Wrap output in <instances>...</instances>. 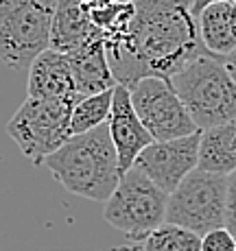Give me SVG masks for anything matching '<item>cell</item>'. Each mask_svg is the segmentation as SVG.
Wrapping results in <instances>:
<instances>
[{
	"label": "cell",
	"instance_id": "6da1fadb",
	"mask_svg": "<svg viewBox=\"0 0 236 251\" xmlns=\"http://www.w3.org/2000/svg\"><path fill=\"white\" fill-rule=\"evenodd\" d=\"M195 0H133V18L123 42L105 48L118 83L142 76L171 79L195 57L208 52L192 13Z\"/></svg>",
	"mask_w": 236,
	"mask_h": 251
},
{
	"label": "cell",
	"instance_id": "7a4b0ae2",
	"mask_svg": "<svg viewBox=\"0 0 236 251\" xmlns=\"http://www.w3.org/2000/svg\"><path fill=\"white\" fill-rule=\"evenodd\" d=\"M52 179L81 199L105 203L120 181L118 155L107 123L68 138L44 160Z\"/></svg>",
	"mask_w": 236,
	"mask_h": 251
},
{
	"label": "cell",
	"instance_id": "3957f363",
	"mask_svg": "<svg viewBox=\"0 0 236 251\" xmlns=\"http://www.w3.org/2000/svg\"><path fill=\"white\" fill-rule=\"evenodd\" d=\"M168 81L199 131L236 118V83L221 57L204 52Z\"/></svg>",
	"mask_w": 236,
	"mask_h": 251
},
{
	"label": "cell",
	"instance_id": "277c9868",
	"mask_svg": "<svg viewBox=\"0 0 236 251\" xmlns=\"http://www.w3.org/2000/svg\"><path fill=\"white\" fill-rule=\"evenodd\" d=\"M57 0H0V61L24 70L51 46Z\"/></svg>",
	"mask_w": 236,
	"mask_h": 251
},
{
	"label": "cell",
	"instance_id": "5b68a950",
	"mask_svg": "<svg viewBox=\"0 0 236 251\" xmlns=\"http://www.w3.org/2000/svg\"><path fill=\"white\" fill-rule=\"evenodd\" d=\"M168 192L153 183L138 166L120 175L118 186L103 203V219L127 240L142 243L166 221Z\"/></svg>",
	"mask_w": 236,
	"mask_h": 251
},
{
	"label": "cell",
	"instance_id": "8992f818",
	"mask_svg": "<svg viewBox=\"0 0 236 251\" xmlns=\"http://www.w3.org/2000/svg\"><path fill=\"white\" fill-rule=\"evenodd\" d=\"M79 99H31L20 105L7 123V136L20 153L35 166H42L70 138V114Z\"/></svg>",
	"mask_w": 236,
	"mask_h": 251
},
{
	"label": "cell",
	"instance_id": "52a82bcc",
	"mask_svg": "<svg viewBox=\"0 0 236 251\" xmlns=\"http://www.w3.org/2000/svg\"><path fill=\"white\" fill-rule=\"evenodd\" d=\"M228 175L195 168L168 195L166 223L204 236L225 223Z\"/></svg>",
	"mask_w": 236,
	"mask_h": 251
},
{
	"label": "cell",
	"instance_id": "ba28073f",
	"mask_svg": "<svg viewBox=\"0 0 236 251\" xmlns=\"http://www.w3.org/2000/svg\"><path fill=\"white\" fill-rule=\"evenodd\" d=\"M129 96L153 140H175L199 131L168 79L142 76L129 85Z\"/></svg>",
	"mask_w": 236,
	"mask_h": 251
},
{
	"label": "cell",
	"instance_id": "9c48e42d",
	"mask_svg": "<svg viewBox=\"0 0 236 251\" xmlns=\"http://www.w3.org/2000/svg\"><path fill=\"white\" fill-rule=\"evenodd\" d=\"M199 138L201 131L175 140H153L136 157L133 166L171 195L182 179L199 166Z\"/></svg>",
	"mask_w": 236,
	"mask_h": 251
},
{
	"label": "cell",
	"instance_id": "30bf717a",
	"mask_svg": "<svg viewBox=\"0 0 236 251\" xmlns=\"http://www.w3.org/2000/svg\"><path fill=\"white\" fill-rule=\"evenodd\" d=\"M107 129H109V138H112L116 155H118V171L123 175V173H127L133 166L136 157L153 142V136L147 131V127L138 118L136 109L131 105L129 88L123 83H118L114 88Z\"/></svg>",
	"mask_w": 236,
	"mask_h": 251
},
{
	"label": "cell",
	"instance_id": "8fae6325",
	"mask_svg": "<svg viewBox=\"0 0 236 251\" xmlns=\"http://www.w3.org/2000/svg\"><path fill=\"white\" fill-rule=\"evenodd\" d=\"M26 96L31 99H66V96L79 99L68 55L57 52L52 48L40 52L28 66Z\"/></svg>",
	"mask_w": 236,
	"mask_h": 251
},
{
	"label": "cell",
	"instance_id": "7c38bea8",
	"mask_svg": "<svg viewBox=\"0 0 236 251\" xmlns=\"http://www.w3.org/2000/svg\"><path fill=\"white\" fill-rule=\"evenodd\" d=\"M68 59L79 99L101 94L105 90H114L118 85L116 76L112 72V66H109L103 37H96L85 46L77 48L75 52L68 55Z\"/></svg>",
	"mask_w": 236,
	"mask_h": 251
},
{
	"label": "cell",
	"instance_id": "4fadbf2b",
	"mask_svg": "<svg viewBox=\"0 0 236 251\" xmlns=\"http://www.w3.org/2000/svg\"><path fill=\"white\" fill-rule=\"evenodd\" d=\"M96 37H101V33L90 18V9L81 0H57L48 48L70 55Z\"/></svg>",
	"mask_w": 236,
	"mask_h": 251
},
{
	"label": "cell",
	"instance_id": "5bb4252c",
	"mask_svg": "<svg viewBox=\"0 0 236 251\" xmlns=\"http://www.w3.org/2000/svg\"><path fill=\"white\" fill-rule=\"evenodd\" d=\"M204 48L214 57H223L236 48V4L230 0L212 2L197 16Z\"/></svg>",
	"mask_w": 236,
	"mask_h": 251
},
{
	"label": "cell",
	"instance_id": "9a60e30c",
	"mask_svg": "<svg viewBox=\"0 0 236 251\" xmlns=\"http://www.w3.org/2000/svg\"><path fill=\"white\" fill-rule=\"evenodd\" d=\"M197 168L219 175L236 171V118L201 131Z\"/></svg>",
	"mask_w": 236,
	"mask_h": 251
},
{
	"label": "cell",
	"instance_id": "2e32d148",
	"mask_svg": "<svg viewBox=\"0 0 236 251\" xmlns=\"http://www.w3.org/2000/svg\"><path fill=\"white\" fill-rule=\"evenodd\" d=\"M90 18H92L94 26L99 28L105 48H112L118 42H123L125 35H127L129 24H131L133 18V0H109V2H103L99 7L90 9Z\"/></svg>",
	"mask_w": 236,
	"mask_h": 251
},
{
	"label": "cell",
	"instance_id": "e0dca14e",
	"mask_svg": "<svg viewBox=\"0 0 236 251\" xmlns=\"http://www.w3.org/2000/svg\"><path fill=\"white\" fill-rule=\"evenodd\" d=\"M112 96L114 90H105L101 94H92L77 100L70 114V138L92 131V129L107 123L109 109H112Z\"/></svg>",
	"mask_w": 236,
	"mask_h": 251
},
{
	"label": "cell",
	"instance_id": "ac0fdd59",
	"mask_svg": "<svg viewBox=\"0 0 236 251\" xmlns=\"http://www.w3.org/2000/svg\"><path fill=\"white\" fill-rule=\"evenodd\" d=\"M147 251H201V236L173 223H162L142 240Z\"/></svg>",
	"mask_w": 236,
	"mask_h": 251
},
{
	"label": "cell",
	"instance_id": "d6986e66",
	"mask_svg": "<svg viewBox=\"0 0 236 251\" xmlns=\"http://www.w3.org/2000/svg\"><path fill=\"white\" fill-rule=\"evenodd\" d=\"M236 238L225 227H216L201 236V251H234Z\"/></svg>",
	"mask_w": 236,
	"mask_h": 251
},
{
	"label": "cell",
	"instance_id": "ffe728a7",
	"mask_svg": "<svg viewBox=\"0 0 236 251\" xmlns=\"http://www.w3.org/2000/svg\"><path fill=\"white\" fill-rule=\"evenodd\" d=\"M223 227L236 238V171L228 175V190H225V223Z\"/></svg>",
	"mask_w": 236,
	"mask_h": 251
},
{
	"label": "cell",
	"instance_id": "44dd1931",
	"mask_svg": "<svg viewBox=\"0 0 236 251\" xmlns=\"http://www.w3.org/2000/svg\"><path fill=\"white\" fill-rule=\"evenodd\" d=\"M221 61H223L225 70L230 72V76H232V79H234V83H236V48H234V50H230L228 55H223V57H221Z\"/></svg>",
	"mask_w": 236,
	"mask_h": 251
},
{
	"label": "cell",
	"instance_id": "7402d4cb",
	"mask_svg": "<svg viewBox=\"0 0 236 251\" xmlns=\"http://www.w3.org/2000/svg\"><path fill=\"white\" fill-rule=\"evenodd\" d=\"M109 251H147L142 247V243H125V245H116V247H112Z\"/></svg>",
	"mask_w": 236,
	"mask_h": 251
},
{
	"label": "cell",
	"instance_id": "603a6c76",
	"mask_svg": "<svg viewBox=\"0 0 236 251\" xmlns=\"http://www.w3.org/2000/svg\"><path fill=\"white\" fill-rule=\"evenodd\" d=\"M212 2H221V0H195V2H192V13H195V18L199 16V13L204 11L208 4H212Z\"/></svg>",
	"mask_w": 236,
	"mask_h": 251
},
{
	"label": "cell",
	"instance_id": "cb8c5ba5",
	"mask_svg": "<svg viewBox=\"0 0 236 251\" xmlns=\"http://www.w3.org/2000/svg\"><path fill=\"white\" fill-rule=\"evenodd\" d=\"M81 2H83L88 9H94V7H99V4H103V2H109V0H81Z\"/></svg>",
	"mask_w": 236,
	"mask_h": 251
},
{
	"label": "cell",
	"instance_id": "d4e9b609",
	"mask_svg": "<svg viewBox=\"0 0 236 251\" xmlns=\"http://www.w3.org/2000/svg\"><path fill=\"white\" fill-rule=\"evenodd\" d=\"M230 2H234V4H236V0H230Z\"/></svg>",
	"mask_w": 236,
	"mask_h": 251
},
{
	"label": "cell",
	"instance_id": "484cf974",
	"mask_svg": "<svg viewBox=\"0 0 236 251\" xmlns=\"http://www.w3.org/2000/svg\"><path fill=\"white\" fill-rule=\"evenodd\" d=\"M234 251H236V249H234Z\"/></svg>",
	"mask_w": 236,
	"mask_h": 251
}]
</instances>
